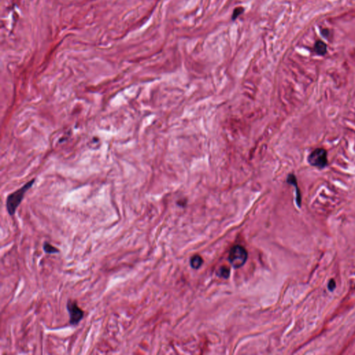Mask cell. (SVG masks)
Masks as SVG:
<instances>
[{
	"instance_id": "1",
	"label": "cell",
	"mask_w": 355,
	"mask_h": 355,
	"mask_svg": "<svg viewBox=\"0 0 355 355\" xmlns=\"http://www.w3.org/2000/svg\"><path fill=\"white\" fill-rule=\"evenodd\" d=\"M35 182L36 178H33L24 184L22 187L8 194L6 200V208H7L8 214L11 217H13L15 214L18 207L20 206L24 199L26 193L32 187Z\"/></svg>"
},
{
	"instance_id": "2",
	"label": "cell",
	"mask_w": 355,
	"mask_h": 355,
	"mask_svg": "<svg viewBox=\"0 0 355 355\" xmlns=\"http://www.w3.org/2000/svg\"><path fill=\"white\" fill-rule=\"evenodd\" d=\"M247 259H248V252L243 246L237 245L231 248L228 260L234 268H239L243 266L247 261Z\"/></svg>"
},
{
	"instance_id": "3",
	"label": "cell",
	"mask_w": 355,
	"mask_h": 355,
	"mask_svg": "<svg viewBox=\"0 0 355 355\" xmlns=\"http://www.w3.org/2000/svg\"><path fill=\"white\" fill-rule=\"evenodd\" d=\"M66 308L69 314V323L72 326L76 327L84 318V311L79 307L76 300L69 299L67 302Z\"/></svg>"
},
{
	"instance_id": "4",
	"label": "cell",
	"mask_w": 355,
	"mask_h": 355,
	"mask_svg": "<svg viewBox=\"0 0 355 355\" xmlns=\"http://www.w3.org/2000/svg\"><path fill=\"white\" fill-rule=\"evenodd\" d=\"M309 165L317 168L323 169L328 165V153L323 148H318L314 150L308 156Z\"/></svg>"
},
{
	"instance_id": "5",
	"label": "cell",
	"mask_w": 355,
	"mask_h": 355,
	"mask_svg": "<svg viewBox=\"0 0 355 355\" xmlns=\"http://www.w3.org/2000/svg\"><path fill=\"white\" fill-rule=\"evenodd\" d=\"M286 182L289 184L293 185L295 186V192H296V203H297V205L299 208H300L301 207V200H301V194H300V189H298L297 179H296L295 175H294L293 174H290L286 178Z\"/></svg>"
},
{
	"instance_id": "6",
	"label": "cell",
	"mask_w": 355,
	"mask_h": 355,
	"mask_svg": "<svg viewBox=\"0 0 355 355\" xmlns=\"http://www.w3.org/2000/svg\"><path fill=\"white\" fill-rule=\"evenodd\" d=\"M42 249L46 254H58L60 252V250L57 248L56 247L51 245L50 243L48 242H45L43 243Z\"/></svg>"
},
{
	"instance_id": "7",
	"label": "cell",
	"mask_w": 355,
	"mask_h": 355,
	"mask_svg": "<svg viewBox=\"0 0 355 355\" xmlns=\"http://www.w3.org/2000/svg\"><path fill=\"white\" fill-rule=\"evenodd\" d=\"M315 51L318 54L320 55L325 54L327 52V45L325 43L320 41H317L316 45H315Z\"/></svg>"
},
{
	"instance_id": "8",
	"label": "cell",
	"mask_w": 355,
	"mask_h": 355,
	"mask_svg": "<svg viewBox=\"0 0 355 355\" xmlns=\"http://www.w3.org/2000/svg\"><path fill=\"white\" fill-rule=\"evenodd\" d=\"M203 259L199 255H195L191 259V266L194 269H198L203 264Z\"/></svg>"
},
{
	"instance_id": "9",
	"label": "cell",
	"mask_w": 355,
	"mask_h": 355,
	"mask_svg": "<svg viewBox=\"0 0 355 355\" xmlns=\"http://www.w3.org/2000/svg\"><path fill=\"white\" fill-rule=\"evenodd\" d=\"M219 276L221 277H223V278H228L230 276V269L228 267L223 266L221 267L218 271Z\"/></svg>"
},
{
	"instance_id": "10",
	"label": "cell",
	"mask_w": 355,
	"mask_h": 355,
	"mask_svg": "<svg viewBox=\"0 0 355 355\" xmlns=\"http://www.w3.org/2000/svg\"><path fill=\"white\" fill-rule=\"evenodd\" d=\"M243 9L242 7H239V8H237L236 9H234V11L233 12V20L236 19V18L239 16V15L243 13Z\"/></svg>"
},
{
	"instance_id": "11",
	"label": "cell",
	"mask_w": 355,
	"mask_h": 355,
	"mask_svg": "<svg viewBox=\"0 0 355 355\" xmlns=\"http://www.w3.org/2000/svg\"><path fill=\"white\" fill-rule=\"evenodd\" d=\"M336 282L334 279H332L329 280V282L328 283V289L330 291H332L333 290H334L336 288Z\"/></svg>"
},
{
	"instance_id": "12",
	"label": "cell",
	"mask_w": 355,
	"mask_h": 355,
	"mask_svg": "<svg viewBox=\"0 0 355 355\" xmlns=\"http://www.w3.org/2000/svg\"><path fill=\"white\" fill-rule=\"evenodd\" d=\"M328 33H329V31H328V29H323V30L322 31V34H323L324 36H328V34H329Z\"/></svg>"
}]
</instances>
